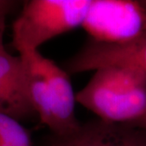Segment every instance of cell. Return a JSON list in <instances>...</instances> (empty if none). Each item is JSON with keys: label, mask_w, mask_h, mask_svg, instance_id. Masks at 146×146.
Returning <instances> with one entry per match:
<instances>
[{"label": "cell", "mask_w": 146, "mask_h": 146, "mask_svg": "<svg viewBox=\"0 0 146 146\" xmlns=\"http://www.w3.org/2000/svg\"><path fill=\"white\" fill-rule=\"evenodd\" d=\"M76 101L100 119L131 123L146 112V72L127 66L98 68Z\"/></svg>", "instance_id": "1"}, {"label": "cell", "mask_w": 146, "mask_h": 146, "mask_svg": "<svg viewBox=\"0 0 146 146\" xmlns=\"http://www.w3.org/2000/svg\"><path fill=\"white\" fill-rule=\"evenodd\" d=\"M92 0H30L13 24L12 44L21 54L38 50L54 36L82 25Z\"/></svg>", "instance_id": "2"}, {"label": "cell", "mask_w": 146, "mask_h": 146, "mask_svg": "<svg viewBox=\"0 0 146 146\" xmlns=\"http://www.w3.org/2000/svg\"><path fill=\"white\" fill-rule=\"evenodd\" d=\"M17 2L10 0H0V18H6L7 16L16 7Z\"/></svg>", "instance_id": "9"}, {"label": "cell", "mask_w": 146, "mask_h": 146, "mask_svg": "<svg viewBox=\"0 0 146 146\" xmlns=\"http://www.w3.org/2000/svg\"><path fill=\"white\" fill-rule=\"evenodd\" d=\"M0 112L16 120L36 114L28 92L27 74L20 56L0 52Z\"/></svg>", "instance_id": "6"}, {"label": "cell", "mask_w": 146, "mask_h": 146, "mask_svg": "<svg viewBox=\"0 0 146 146\" xmlns=\"http://www.w3.org/2000/svg\"><path fill=\"white\" fill-rule=\"evenodd\" d=\"M127 66L146 72V36L117 44L90 39L65 65L69 74L98 70L106 66Z\"/></svg>", "instance_id": "4"}, {"label": "cell", "mask_w": 146, "mask_h": 146, "mask_svg": "<svg viewBox=\"0 0 146 146\" xmlns=\"http://www.w3.org/2000/svg\"><path fill=\"white\" fill-rule=\"evenodd\" d=\"M42 65L49 86V98L52 113L50 129L55 136L74 132L80 125L75 115L76 94L68 73L55 63L42 57Z\"/></svg>", "instance_id": "7"}, {"label": "cell", "mask_w": 146, "mask_h": 146, "mask_svg": "<svg viewBox=\"0 0 146 146\" xmlns=\"http://www.w3.org/2000/svg\"><path fill=\"white\" fill-rule=\"evenodd\" d=\"M127 124H129V125H131L133 127H136L146 131V112L142 116H141L139 119H137L131 122V123H127Z\"/></svg>", "instance_id": "10"}, {"label": "cell", "mask_w": 146, "mask_h": 146, "mask_svg": "<svg viewBox=\"0 0 146 146\" xmlns=\"http://www.w3.org/2000/svg\"><path fill=\"white\" fill-rule=\"evenodd\" d=\"M50 146H146V131L127 123L92 120L74 132L54 136Z\"/></svg>", "instance_id": "5"}, {"label": "cell", "mask_w": 146, "mask_h": 146, "mask_svg": "<svg viewBox=\"0 0 146 146\" xmlns=\"http://www.w3.org/2000/svg\"><path fill=\"white\" fill-rule=\"evenodd\" d=\"M0 146H33L28 131L18 120L0 112Z\"/></svg>", "instance_id": "8"}, {"label": "cell", "mask_w": 146, "mask_h": 146, "mask_svg": "<svg viewBox=\"0 0 146 146\" xmlns=\"http://www.w3.org/2000/svg\"><path fill=\"white\" fill-rule=\"evenodd\" d=\"M82 26L95 41L123 44L146 36V0H92Z\"/></svg>", "instance_id": "3"}, {"label": "cell", "mask_w": 146, "mask_h": 146, "mask_svg": "<svg viewBox=\"0 0 146 146\" xmlns=\"http://www.w3.org/2000/svg\"><path fill=\"white\" fill-rule=\"evenodd\" d=\"M6 18H0V52L6 50L3 46V34L5 31Z\"/></svg>", "instance_id": "11"}]
</instances>
